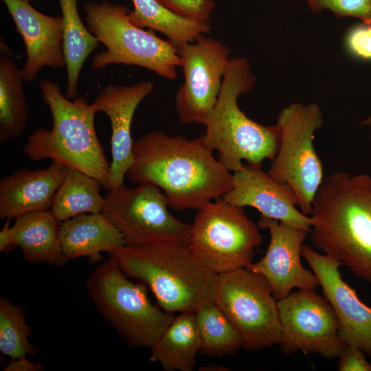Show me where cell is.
Returning <instances> with one entry per match:
<instances>
[{"mask_svg":"<svg viewBox=\"0 0 371 371\" xmlns=\"http://www.w3.org/2000/svg\"><path fill=\"white\" fill-rule=\"evenodd\" d=\"M60 242L68 260L88 257L101 260V252L111 253L126 245L117 227L102 212L82 213L60 223Z\"/></svg>","mask_w":371,"mask_h":371,"instance_id":"20","label":"cell"},{"mask_svg":"<svg viewBox=\"0 0 371 371\" xmlns=\"http://www.w3.org/2000/svg\"><path fill=\"white\" fill-rule=\"evenodd\" d=\"M133 155L128 179L158 186L169 207L176 210H199L232 188V174L200 137L190 139L161 131L150 132L134 142Z\"/></svg>","mask_w":371,"mask_h":371,"instance_id":"1","label":"cell"},{"mask_svg":"<svg viewBox=\"0 0 371 371\" xmlns=\"http://www.w3.org/2000/svg\"><path fill=\"white\" fill-rule=\"evenodd\" d=\"M109 257L89 276L86 289L104 320L130 347L151 348L175 317L151 302L147 286L134 283Z\"/></svg>","mask_w":371,"mask_h":371,"instance_id":"6","label":"cell"},{"mask_svg":"<svg viewBox=\"0 0 371 371\" xmlns=\"http://www.w3.org/2000/svg\"><path fill=\"white\" fill-rule=\"evenodd\" d=\"M306 1L311 10L332 12L335 18L356 17L371 25V0H300Z\"/></svg>","mask_w":371,"mask_h":371,"instance_id":"29","label":"cell"},{"mask_svg":"<svg viewBox=\"0 0 371 371\" xmlns=\"http://www.w3.org/2000/svg\"><path fill=\"white\" fill-rule=\"evenodd\" d=\"M58 2L62 12L63 50L67 74L65 96L71 100L78 95V83L82 66L100 42L81 20L77 0Z\"/></svg>","mask_w":371,"mask_h":371,"instance_id":"25","label":"cell"},{"mask_svg":"<svg viewBox=\"0 0 371 371\" xmlns=\"http://www.w3.org/2000/svg\"><path fill=\"white\" fill-rule=\"evenodd\" d=\"M101 187L95 178L67 166L49 210L60 222L82 213L102 212L104 197L100 194Z\"/></svg>","mask_w":371,"mask_h":371,"instance_id":"26","label":"cell"},{"mask_svg":"<svg viewBox=\"0 0 371 371\" xmlns=\"http://www.w3.org/2000/svg\"><path fill=\"white\" fill-rule=\"evenodd\" d=\"M10 219H6L0 231V251L1 252H10L16 247L12 227H10Z\"/></svg>","mask_w":371,"mask_h":371,"instance_id":"34","label":"cell"},{"mask_svg":"<svg viewBox=\"0 0 371 371\" xmlns=\"http://www.w3.org/2000/svg\"><path fill=\"white\" fill-rule=\"evenodd\" d=\"M256 78L246 58L232 57L222 82L216 103L203 124V143L216 150L218 160L229 172L244 165L262 166L278 152L280 131L277 124L265 126L249 118L238 104V97L250 91Z\"/></svg>","mask_w":371,"mask_h":371,"instance_id":"5","label":"cell"},{"mask_svg":"<svg viewBox=\"0 0 371 371\" xmlns=\"http://www.w3.org/2000/svg\"><path fill=\"white\" fill-rule=\"evenodd\" d=\"M45 366L41 362L30 361L26 356L12 359L3 371H41Z\"/></svg>","mask_w":371,"mask_h":371,"instance_id":"33","label":"cell"},{"mask_svg":"<svg viewBox=\"0 0 371 371\" xmlns=\"http://www.w3.org/2000/svg\"><path fill=\"white\" fill-rule=\"evenodd\" d=\"M60 223L49 210L29 212L15 218L12 229L14 243L24 258L34 264L62 267L69 261L60 242Z\"/></svg>","mask_w":371,"mask_h":371,"instance_id":"21","label":"cell"},{"mask_svg":"<svg viewBox=\"0 0 371 371\" xmlns=\"http://www.w3.org/2000/svg\"><path fill=\"white\" fill-rule=\"evenodd\" d=\"M346 45L356 56L371 59V25L363 23L353 27L347 35Z\"/></svg>","mask_w":371,"mask_h":371,"instance_id":"31","label":"cell"},{"mask_svg":"<svg viewBox=\"0 0 371 371\" xmlns=\"http://www.w3.org/2000/svg\"><path fill=\"white\" fill-rule=\"evenodd\" d=\"M163 191L152 183L107 190L102 210L126 245L171 243L187 245L191 225L170 214Z\"/></svg>","mask_w":371,"mask_h":371,"instance_id":"11","label":"cell"},{"mask_svg":"<svg viewBox=\"0 0 371 371\" xmlns=\"http://www.w3.org/2000/svg\"><path fill=\"white\" fill-rule=\"evenodd\" d=\"M258 225L269 231V245L265 256L246 268L267 280L277 301L293 288L315 289L319 286L314 273L301 262V249L308 231L262 216Z\"/></svg>","mask_w":371,"mask_h":371,"instance_id":"14","label":"cell"},{"mask_svg":"<svg viewBox=\"0 0 371 371\" xmlns=\"http://www.w3.org/2000/svg\"><path fill=\"white\" fill-rule=\"evenodd\" d=\"M172 11L190 18L207 21L214 7V0H157Z\"/></svg>","mask_w":371,"mask_h":371,"instance_id":"30","label":"cell"},{"mask_svg":"<svg viewBox=\"0 0 371 371\" xmlns=\"http://www.w3.org/2000/svg\"><path fill=\"white\" fill-rule=\"evenodd\" d=\"M88 30L105 49L91 60L93 69L111 65H135L153 71L170 80L177 76L181 58L169 41L131 23L126 7L111 2H87L84 6Z\"/></svg>","mask_w":371,"mask_h":371,"instance_id":"7","label":"cell"},{"mask_svg":"<svg viewBox=\"0 0 371 371\" xmlns=\"http://www.w3.org/2000/svg\"><path fill=\"white\" fill-rule=\"evenodd\" d=\"M261 167L243 165L234 172L232 188L223 198L234 205L254 207L262 216L311 232V218L295 207L298 200L292 188L273 179Z\"/></svg>","mask_w":371,"mask_h":371,"instance_id":"16","label":"cell"},{"mask_svg":"<svg viewBox=\"0 0 371 371\" xmlns=\"http://www.w3.org/2000/svg\"><path fill=\"white\" fill-rule=\"evenodd\" d=\"M324 124L316 103H293L280 111L278 150L267 174L295 192L302 212L311 214L315 196L324 179L323 164L313 145L314 133Z\"/></svg>","mask_w":371,"mask_h":371,"instance_id":"9","label":"cell"},{"mask_svg":"<svg viewBox=\"0 0 371 371\" xmlns=\"http://www.w3.org/2000/svg\"><path fill=\"white\" fill-rule=\"evenodd\" d=\"M201 371H225L229 370L228 368L220 364H210L208 366H201L199 369Z\"/></svg>","mask_w":371,"mask_h":371,"instance_id":"35","label":"cell"},{"mask_svg":"<svg viewBox=\"0 0 371 371\" xmlns=\"http://www.w3.org/2000/svg\"><path fill=\"white\" fill-rule=\"evenodd\" d=\"M313 246L371 282V177L335 172L313 202Z\"/></svg>","mask_w":371,"mask_h":371,"instance_id":"2","label":"cell"},{"mask_svg":"<svg viewBox=\"0 0 371 371\" xmlns=\"http://www.w3.org/2000/svg\"><path fill=\"white\" fill-rule=\"evenodd\" d=\"M23 76L9 45L0 41V142L20 137L29 109L23 89Z\"/></svg>","mask_w":371,"mask_h":371,"instance_id":"23","label":"cell"},{"mask_svg":"<svg viewBox=\"0 0 371 371\" xmlns=\"http://www.w3.org/2000/svg\"><path fill=\"white\" fill-rule=\"evenodd\" d=\"M42 98L52 117L50 130L40 128L28 135L23 152L32 161L52 159L76 168L110 188V165L94 125L95 104L85 96L71 101L59 85L47 79L38 80Z\"/></svg>","mask_w":371,"mask_h":371,"instance_id":"4","label":"cell"},{"mask_svg":"<svg viewBox=\"0 0 371 371\" xmlns=\"http://www.w3.org/2000/svg\"><path fill=\"white\" fill-rule=\"evenodd\" d=\"M361 349L344 344L337 357L339 371H371V363Z\"/></svg>","mask_w":371,"mask_h":371,"instance_id":"32","label":"cell"},{"mask_svg":"<svg viewBox=\"0 0 371 371\" xmlns=\"http://www.w3.org/2000/svg\"><path fill=\"white\" fill-rule=\"evenodd\" d=\"M30 326L26 322L25 310L8 299L0 298V351L15 359L27 355H34L36 347L29 341Z\"/></svg>","mask_w":371,"mask_h":371,"instance_id":"28","label":"cell"},{"mask_svg":"<svg viewBox=\"0 0 371 371\" xmlns=\"http://www.w3.org/2000/svg\"><path fill=\"white\" fill-rule=\"evenodd\" d=\"M25 1H29V2H30V1H31L32 0H25Z\"/></svg>","mask_w":371,"mask_h":371,"instance_id":"37","label":"cell"},{"mask_svg":"<svg viewBox=\"0 0 371 371\" xmlns=\"http://www.w3.org/2000/svg\"><path fill=\"white\" fill-rule=\"evenodd\" d=\"M153 90L154 85L150 81L132 85H109L100 91L93 102L97 113H105L111 123L109 189L124 186V177L133 159L132 120L138 105Z\"/></svg>","mask_w":371,"mask_h":371,"instance_id":"17","label":"cell"},{"mask_svg":"<svg viewBox=\"0 0 371 371\" xmlns=\"http://www.w3.org/2000/svg\"><path fill=\"white\" fill-rule=\"evenodd\" d=\"M258 224L244 207L219 197L198 210L191 224L187 246L217 275L247 267L262 243Z\"/></svg>","mask_w":371,"mask_h":371,"instance_id":"8","label":"cell"},{"mask_svg":"<svg viewBox=\"0 0 371 371\" xmlns=\"http://www.w3.org/2000/svg\"><path fill=\"white\" fill-rule=\"evenodd\" d=\"M301 255L336 313L343 342L359 348L371 358V307L361 302L355 290L342 279L339 271L342 263L306 245L302 246Z\"/></svg>","mask_w":371,"mask_h":371,"instance_id":"15","label":"cell"},{"mask_svg":"<svg viewBox=\"0 0 371 371\" xmlns=\"http://www.w3.org/2000/svg\"><path fill=\"white\" fill-rule=\"evenodd\" d=\"M205 35L174 45L184 76L175 99L181 123L205 124L216 103L230 58L228 46Z\"/></svg>","mask_w":371,"mask_h":371,"instance_id":"12","label":"cell"},{"mask_svg":"<svg viewBox=\"0 0 371 371\" xmlns=\"http://www.w3.org/2000/svg\"><path fill=\"white\" fill-rule=\"evenodd\" d=\"M133 10L128 12L131 23L139 27L157 31L173 45L192 43L201 34L210 33L207 21L180 15L164 6L157 0H131Z\"/></svg>","mask_w":371,"mask_h":371,"instance_id":"24","label":"cell"},{"mask_svg":"<svg viewBox=\"0 0 371 371\" xmlns=\"http://www.w3.org/2000/svg\"><path fill=\"white\" fill-rule=\"evenodd\" d=\"M213 302L240 333L245 350L257 351L279 344L278 301L261 274L240 268L218 275Z\"/></svg>","mask_w":371,"mask_h":371,"instance_id":"10","label":"cell"},{"mask_svg":"<svg viewBox=\"0 0 371 371\" xmlns=\"http://www.w3.org/2000/svg\"><path fill=\"white\" fill-rule=\"evenodd\" d=\"M363 126H371V113L370 115L361 122Z\"/></svg>","mask_w":371,"mask_h":371,"instance_id":"36","label":"cell"},{"mask_svg":"<svg viewBox=\"0 0 371 371\" xmlns=\"http://www.w3.org/2000/svg\"><path fill=\"white\" fill-rule=\"evenodd\" d=\"M199 333V353L209 357L234 355L243 348L242 337L221 309L213 302L201 305L195 311Z\"/></svg>","mask_w":371,"mask_h":371,"instance_id":"27","label":"cell"},{"mask_svg":"<svg viewBox=\"0 0 371 371\" xmlns=\"http://www.w3.org/2000/svg\"><path fill=\"white\" fill-rule=\"evenodd\" d=\"M109 254L126 276L144 283L167 312H194L213 301L218 275L186 245H124Z\"/></svg>","mask_w":371,"mask_h":371,"instance_id":"3","label":"cell"},{"mask_svg":"<svg viewBox=\"0 0 371 371\" xmlns=\"http://www.w3.org/2000/svg\"><path fill=\"white\" fill-rule=\"evenodd\" d=\"M3 1L25 45L27 58L21 69L23 81H33L44 67L53 69L65 67L62 17L44 14L25 0Z\"/></svg>","mask_w":371,"mask_h":371,"instance_id":"18","label":"cell"},{"mask_svg":"<svg viewBox=\"0 0 371 371\" xmlns=\"http://www.w3.org/2000/svg\"><path fill=\"white\" fill-rule=\"evenodd\" d=\"M199 350L194 312L180 313L150 348V361L166 371H192Z\"/></svg>","mask_w":371,"mask_h":371,"instance_id":"22","label":"cell"},{"mask_svg":"<svg viewBox=\"0 0 371 371\" xmlns=\"http://www.w3.org/2000/svg\"><path fill=\"white\" fill-rule=\"evenodd\" d=\"M281 325V352L290 355L302 351L326 359L337 357L344 345L335 311L324 296L314 289H298L278 300Z\"/></svg>","mask_w":371,"mask_h":371,"instance_id":"13","label":"cell"},{"mask_svg":"<svg viewBox=\"0 0 371 371\" xmlns=\"http://www.w3.org/2000/svg\"><path fill=\"white\" fill-rule=\"evenodd\" d=\"M67 166L52 161L46 168L17 170L0 180V218L12 219L49 210Z\"/></svg>","mask_w":371,"mask_h":371,"instance_id":"19","label":"cell"}]
</instances>
